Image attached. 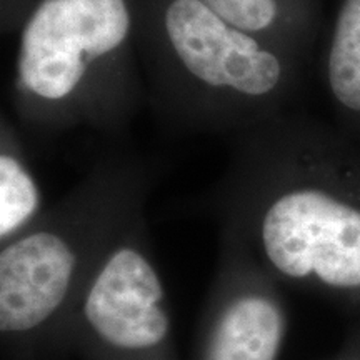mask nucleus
Masks as SVG:
<instances>
[{"label":"nucleus","mask_w":360,"mask_h":360,"mask_svg":"<svg viewBox=\"0 0 360 360\" xmlns=\"http://www.w3.org/2000/svg\"><path fill=\"white\" fill-rule=\"evenodd\" d=\"M309 159L278 115L233 135L215 195L222 233L276 281L359 294L360 204Z\"/></svg>","instance_id":"1"},{"label":"nucleus","mask_w":360,"mask_h":360,"mask_svg":"<svg viewBox=\"0 0 360 360\" xmlns=\"http://www.w3.org/2000/svg\"><path fill=\"white\" fill-rule=\"evenodd\" d=\"M152 170L110 154L24 232L0 244V337L19 360L60 347L84 287L117 233L147 204Z\"/></svg>","instance_id":"2"},{"label":"nucleus","mask_w":360,"mask_h":360,"mask_svg":"<svg viewBox=\"0 0 360 360\" xmlns=\"http://www.w3.org/2000/svg\"><path fill=\"white\" fill-rule=\"evenodd\" d=\"M147 102L170 127L236 135L278 115L289 51L237 29L200 0H139Z\"/></svg>","instance_id":"3"},{"label":"nucleus","mask_w":360,"mask_h":360,"mask_svg":"<svg viewBox=\"0 0 360 360\" xmlns=\"http://www.w3.org/2000/svg\"><path fill=\"white\" fill-rule=\"evenodd\" d=\"M139 0H39L20 25L11 101L42 134H117L147 101L137 51Z\"/></svg>","instance_id":"4"},{"label":"nucleus","mask_w":360,"mask_h":360,"mask_svg":"<svg viewBox=\"0 0 360 360\" xmlns=\"http://www.w3.org/2000/svg\"><path fill=\"white\" fill-rule=\"evenodd\" d=\"M60 347L77 350L87 360H179L146 205L135 210L102 255Z\"/></svg>","instance_id":"5"},{"label":"nucleus","mask_w":360,"mask_h":360,"mask_svg":"<svg viewBox=\"0 0 360 360\" xmlns=\"http://www.w3.org/2000/svg\"><path fill=\"white\" fill-rule=\"evenodd\" d=\"M209 294L195 360H278L289 317L277 281L227 233Z\"/></svg>","instance_id":"6"},{"label":"nucleus","mask_w":360,"mask_h":360,"mask_svg":"<svg viewBox=\"0 0 360 360\" xmlns=\"http://www.w3.org/2000/svg\"><path fill=\"white\" fill-rule=\"evenodd\" d=\"M42 188L30 167L19 129L11 119L0 120V244L30 227L44 210Z\"/></svg>","instance_id":"7"},{"label":"nucleus","mask_w":360,"mask_h":360,"mask_svg":"<svg viewBox=\"0 0 360 360\" xmlns=\"http://www.w3.org/2000/svg\"><path fill=\"white\" fill-rule=\"evenodd\" d=\"M327 82L342 109L360 115V0H344L337 13Z\"/></svg>","instance_id":"8"},{"label":"nucleus","mask_w":360,"mask_h":360,"mask_svg":"<svg viewBox=\"0 0 360 360\" xmlns=\"http://www.w3.org/2000/svg\"><path fill=\"white\" fill-rule=\"evenodd\" d=\"M225 22L289 51L294 0H200Z\"/></svg>","instance_id":"9"},{"label":"nucleus","mask_w":360,"mask_h":360,"mask_svg":"<svg viewBox=\"0 0 360 360\" xmlns=\"http://www.w3.org/2000/svg\"><path fill=\"white\" fill-rule=\"evenodd\" d=\"M347 360H360V359H347Z\"/></svg>","instance_id":"10"}]
</instances>
